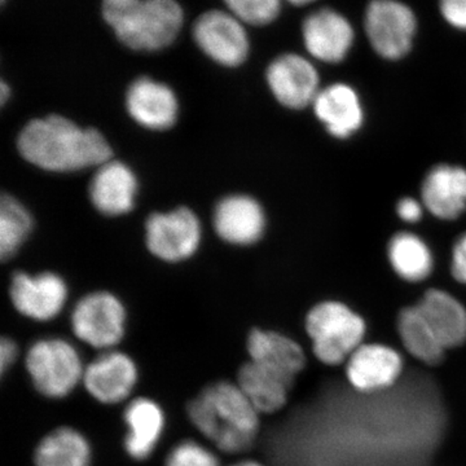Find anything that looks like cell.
Instances as JSON below:
<instances>
[{
  "label": "cell",
  "mask_w": 466,
  "mask_h": 466,
  "mask_svg": "<svg viewBox=\"0 0 466 466\" xmlns=\"http://www.w3.org/2000/svg\"><path fill=\"white\" fill-rule=\"evenodd\" d=\"M364 30L380 57L398 61L412 50L417 17L413 9L400 0H370L364 14Z\"/></svg>",
  "instance_id": "6"
},
{
  "label": "cell",
  "mask_w": 466,
  "mask_h": 466,
  "mask_svg": "<svg viewBox=\"0 0 466 466\" xmlns=\"http://www.w3.org/2000/svg\"><path fill=\"white\" fill-rule=\"evenodd\" d=\"M128 115L143 127L164 131L174 126L179 113V104L168 86L153 79L143 78L133 82L126 96Z\"/></svg>",
  "instance_id": "17"
},
{
  "label": "cell",
  "mask_w": 466,
  "mask_h": 466,
  "mask_svg": "<svg viewBox=\"0 0 466 466\" xmlns=\"http://www.w3.org/2000/svg\"><path fill=\"white\" fill-rule=\"evenodd\" d=\"M33 218L14 196L3 195L0 201V257L11 259L29 238Z\"/></svg>",
  "instance_id": "27"
},
{
  "label": "cell",
  "mask_w": 466,
  "mask_h": 466,
  "mask_svg": "<svg viewBox=\"0 0 466 466\" xmlns=\"http://www.w3.org/2000/svg\"><path fill=\"white\" fill-rule=\"evenodd\" d=\"M232 466H265L260 464V462L251 461V460H247V461L238 462V464Z\"/></svg>",
  "instance_id": "35"
},
{
  "label": "cell",
  "mask_w": 466,
  "mask_h": 466,
  "mask_svg": "<svg viewBox=\"0 0 466 466\" xmlns=\"http://www.w3.org/2000/svg\"><path fill=\"white\" fill-rule=\"evenodd\" d=\"M420 200L437 219L453 222L466 213V167L434 165L422 179Z\"/></svg>",
  "instance_id": "15"
},
{
  "label": "cell",
  "mask_w": 466,
  "mask_h": 466,
  "mask_svg": "<svg viewBox=\"0 0 466 466\" xmlns=\"http://www.w3.org/2000/svg\"><path fill=\"white\" fill-rule=\"evenodd\" d=\"M165 466H220V462L207 447L195 441H184L175 444Z\"/></svg>",
  "instance_id": "29"
},
{
  "label": "cell",
  "mask_w": 466,
  "mask_h": 466,
  "mask_svg": "<svg viewBox=\"0 0 466 466\" xmlns=\"http://www.w3.org/2000/svg\"><path fill=\"white\" fill-rule=\"evenodd\" d=\"M403 360L398 351L380 343L361 345L349 358L346 375L361 392L381 391L400 379Z\"/></svg>",
  "instance_id": "16"
},
{
  "label": "cell",
  "mask_w": 466,
  "mask_h": 466,
  "mask_svg": "<svg viewBox=\"0 0 466 466\" xmlns=\"http://www.w3.org/2000/svg\"><path fill=\"white\" fill-rule=\"evenodd\" d=\"M137 379L139 372L133 359L125 352L108 350L85 368L82 382L95 400L112 406L130 397Z\"/></svg>",
  "instance_id": "13"
},
{
  "label": "cell",
  "mask_w": 466,
  "mask_h": 466,
  "mask_svg": "<svg viewBox=\"0 0 466 466\" xmlns=\"http://www.w3.org/2000/svg\"><path fill=\"white\" fill-rule=\"evenodd\" d=\"M417 308L421 309L444 349L456 348L466 341V309L449 291L429 289Z\"/></svg>",
  "instance_id": "22"
},
{
  "label": "cell",
  "mask_w": 466,
  "mask_h": 466,
  "mask_svg": "<svg viewBox=\"0 0 466 466\" xmlns=\"http://www.w3.org/2000/svg\"><path fill=\"white\" fill-rule=\"evenodd\" d=\"M386 254L392 271L407 283H422L433 274V250L417 233H395L389 241Z\"/></svg>",
  "instance_id": "23"
},
{
  "label": "cell",
  "mask_w": 466,
  "mask_h": 466,
  "mask_svg": "<svg viewBox=\"0 0 466 466\" xmlns=\"http://www.w3.org/2000/svg\"><path fill=\"white\" fill-rule=\"evenodd\" d=\"M312 110L318 121L334 139L348 140L366 124V109L351 85L336 82L321 87Z\"/></svg>",
  "instance_id": "14"
},
{
  "label": "cell",
  "mask_w": 466,
  "mask_h": 466,
  "mask_svg": "<svg viewBox=\"0 0 466 466\" xmlns=\"http://www.w3.org/2000/svg\"><path fill=\"white\" fill-rule=\"evenodd\" d=\"M201 242V223L188 208L152 214L147 220V245L153 256L167 262L188 259Z\"/></svg>",
  "instance_id": "8"
},
{
  "label": "cell",
  "mask_w": 466,
  "mask_h": 466,
  "mask_svg": "<svg viewBox=\"0 0 466 466\" xmlns=\"http://www.w3.org/2000/svg\"><path fill=\"white\" fill-rule=\"evenodd\" d=\"M225 3L241 23L256 26L271 24L281 9V0H225Z\"/></svg>",
  "instance_id": "28"
},
{
  "label": "cell",
  "mask_w": 466,
  "mask_h": 466,
  "mask_svg": "<svg viewBox=\"0 0 466 466\" xmlns=\"http://www.w3.org/2000/svg\"><path fill=\"white\" fill-rule=\"evenodd\" d=\"M17 147L29 164L52 173L99 167L112 159V149L103 134L79 127L61 116L29 122L18 137Z\"/></svg>",
  "instance_id": "1"
},
{
  "label": "cell",
  "mask_w": 466,
  "mask_h": 466,
  "mask_svg": "<svg viewBox=\"0 0 466 466\" xmlns=\"http://www.w3.org/2000/svg\"><path fill=\"white\" fill-rule=\"evenodd\" d=\"M214 228L218 236L229 244H254L265 233V210L250 196H228L217 205L214 211Z\"/></svg>",
  "instance_id": "18"
},
{
  "label": "cell",
  "mask_w": 466,
  "mask_h": 466,
  "mask_svg": "<svg viewBox=\"0 0 466 466\" xmlns=\"http://www.w3.org/2000/svg\"><path fill=\"white\" fill-rule=\"evenodd\" d=\"M137 179L127 165L109 159L96 167L90 184V198L104 216H124L133 210Z\"/></svg>",
  "instance_id": "20"
},
{
  "label": "cell",
  "mask_w": 466,
  "mask_h": 466,
  "mask_svg": "<svg viewBox=\"0 0 466 466\" xmlns=\"http://www.w3.org/2000/svg\"><path fill=\"white\" fill-rule=\"evenodd\" d=\"M398 333L407 351L422 363L438 364L443 359L446 349L417 305L401 309Z\"/></svg>",
  "instance_id": "26"
},
{
  "label": "cell",
  "mask_w": 466,
  "mask_h": 466,
  "mask_svg": "<svg viewBox=\"0 0 466 466\" xmlns=\"http://www.w3.org/2000/svg\"><path fill=\"white\" fill-rule=\"evenodd\" d=\"M9 97H11V88L8 87L5 82H2V86H0V101H2L3 106H5Z\"/></svg>",
  "instance_id": "34"
},
{
  "label": "cell",
  "mask_w": 466,
  "mask_h": 466,
  "mask_svg": "<svg viewBox=\"0 0 466 466\" xmlns=\"http://www.w3.org/2000/svg\"><path fill=\"white\" fill-rule=\"evenodd\" d=\"M27 373L35 390L48 400H64L84 381L78 350L63 339H42L27 350Z\"/></svg>",
  "instance_id": "5"
},
{
  "label": "cell",
  "mask_w": 466,
  "mask_h": 466,
  "mask_svg": "<svg viewBox=\"0 0 466 466\" xmlns=\"http://www.w3.org/2000/svg\"><path fill=\"white\" fill-rule=\"evenodd\" d=\"M291 5H309V3L315 2V0H288Z\"/></svg>",
  "instance_id": "36"
},
{
  "label": "cell",
  "mask_w": 466,
  "mask_h": 466,
  "mask_svg": "<svg viewBox=\"0 0 466 466\" xmlns=\"http://www.w3.org/2000/svg\"><path fill=\"white\" fill-rule=\"evenodd\" d=\"M187 413L193 426L223 452H244L258 433L259 413L238 383L208 386L189 401Z\"/></svg>",
  "instance_id": "2"
},
{
  "label": "cell",
  "mask_w": 466,
  "mask_h": 466,
  "mask_svg": "<svg viewBox=\"0 0 466 466\" xmlns=\"http://www.w3.org/2000/svg\"><path fill=\"white\" fill-rule=\"evenodd\" d=\"M266 78L275 99L291 110L312 106L321 90L317 66L299 54L276 57L267 69Z\"/></svg>",
  "instance_id": "9"
},
{
  "label": "cell",
  "mask_w": 466,
  "mask_h": 466,
  "mask_svg": "<svg viewBox=\"0 0 466 466\" xmlns=\"http://www.w3.org/2000/svg\"><path fill=\"white\" fill-rule=\"evenodd\" d=\"M76 339L94 349L113 350L124 339L126 309L108 291H96L79 299L72 314Z\"/></svg>",
  "instance_id": "7"
},
{
  "label": "cell",
  "mask_w": 466,
  "mask_h": 466,
  "mask_svg": "<svg viewBox=\"0 0 466 466\" xmlns=\"http://www.w3.org/2000/svg\"><path fill=\"white\" fill-rule=\"evenodd\" d=\"M395 210H397V216L400 217L401 222L407 223V225L419 223L420 220L422 219V217H424L426 211L422 201L417 200L415 198H410V196L401 198L400 200L398 201Z\"/></svg>",
  "instance_id": "32"
},
{
  "label": "cell",
  "mask_w": 466,
  "mask_h": 466,
  "mask_svg": "<svg viewBox=\"0 0 466 466\" xmlns=\"http://www.w3.org/2000/svg\"><path fill=\"white\" fill-rule=\"evenodd\" d=\"M103 15L119 41L135 51L167 47L183 25L177 0H104Z\"/></svg>",
  "instance_id": "3"
},
{
  "label": "cell",
  "mask_w": 466,
  "mask_h": 466,
  "mask_svg": "<svg viewBox=\"0 0 466 466\" xmlns=\"http://www.w3.org/2000/svg\"><path fill=\"white\" fill-rule=\"evenodd\" d=\"M9 296L15 309L35 321H50L63 311L67 299L66 281L52 272L29 275L17 272L12 278Z\"/></svg>",
  "instance_id": "12"
},
{
  "label": "cell",
  "mask_w": 466,
  "mask_h": 466,
  "mask_svg": "<svg viewBox=\"0 0 466 466\" xmlns=\"http://www.w3.org/2000/svg\"><path fill=\"white\" fill-rule=\"evenodd\" d=\"M238 385L259 415L281 410L291 386L280 376L250 360L238 370Z\"/></svg>",
  "instance_id": "25"
},
{
  "label": "cell",
  "mask_w": 466,
  "mask_h": 466,
  "mask_svg": "<svg viewBox=\"0 0 466 466\" xmlns=\"http://www.w3.org/2000/svg\"><path fill=\"white\" fill-rule=\"evenodd\" d=\"M18 357L16 343L11 339H3L0 342V372L5 375L8 368L14 366Z\"/></svg>",
  "instance_id": "33"
},
{
  "label": "cell",
  "mask_w": 466,
  "mask_h": 466,
  "mask_svg": "<svg viewBox=\"0 0 466 466\" xmlns=\"http://www.w3.org/2000/svg\"><path fill=\"white\" fill-rule=\"evenodd\" d=\"M124 420L127 425L126 452L137 461L148 459L165 431V413L161 406L149 398H137L126 407Z\"/></svg>",
  "instance_id": "21"
},
{
  "label": "cell",
  "mask_w": 466,
  "mask_h": 466,
  "mask_svg": "<svg viewBox=\"0 0 466 466\" xmlns=\"http://www.w3.org/2000/svg\"><path fill=\"white\" fill-rule=\"evenodd\" d=\"M302 39L306 51L314 60L339 64L354 47L355 30L341 12L321 8L303 21Z\"/></svg>",
  "instance_id": "11"
},
{
  "label": "cell",
  "mask_w": 466,
  "mask_h": 466,
  "mask_svg": "<svg viewBox=\"0 0 466 466\" xmlns=\"http://www.w3.org/2000/svg\"><path fill=\"white\" fill-rule=\"evenodd\" d=\"M440 11L450 26L466 32V0H440Z\"/></svg>",
  "instance_id": "30"
},
{
  "label": "cell",
  "mask_w": 466,
  "mask_h": 466,
  "mask_svg": "<svg viewBox=\"0 0 466 466\" xmlns=\"http://www.w3.org/2000/svg\"><path fill=\"white\" fill-rule=\"evenodd\" d=\"M451 275L466 287V232L456 238L451 250Z\"/></svg>",
  "instance_id": "31"
},
{
  "label": "cell",
  "mask_w": 466,
  "mask_h": 466,
  "mask_svg": "<svg viewBox=\"0 0 466 466\" xmlns=\"http://www.w3.org/2000/svg\"><path fill=\"white\" fill-rule=\"evenodd\" d=\"M90 441L81 431L61 426L46 435L34 452L35 466H91Z\"/></svg>",
  "instance_id": "24"
},
{
  "label": "cell",
  "mask_w": 466,
  "mask_h": 466,
  "mask_svg": "<svg viewBox=\"0 0 466 466\" xmlns=\"http://www.w3.org/2000/svg\"><path fill=\"white\" fill-rule=\"evenodd\" d=\"M247 348L250 361L280 376L290 385L306 366L305 352L299 343L274 330H251Z\"/></svg>",
  "instance_id": "19"
},
{
  "label": "cell",
  "mask_w": 466,
  "mask_h": 466,
  "mask_svg": "<svg viewBox=\"0 0 466 466\" xmlns=\"http://www.w3.org/2000/svg\"><path fill=\"white\" fill-rule=\"evenodd\" d=\"M366 321L339 300H324L309 309L306 317V332L319 360L337 366L361 345L366 336Z\"/></svg>",
  "instance_id": "4"
},
{
  "label": "cell",
  "mask_w": 466,
  "mask_h": 466,
  "mask_svg": "<svg viewBox=\"0 0 466 466\" xmlns=\"http://www.w3.org/2000/svg\"><path fill=\"white\" fill-rule=\"evenodd\" d=\"M198 47L211 60L225 66H238L249 55V39L241 21L232 14L210 11L193 26Z\"/></svg>",
  "instance_id": "10"
}]
</instances>
